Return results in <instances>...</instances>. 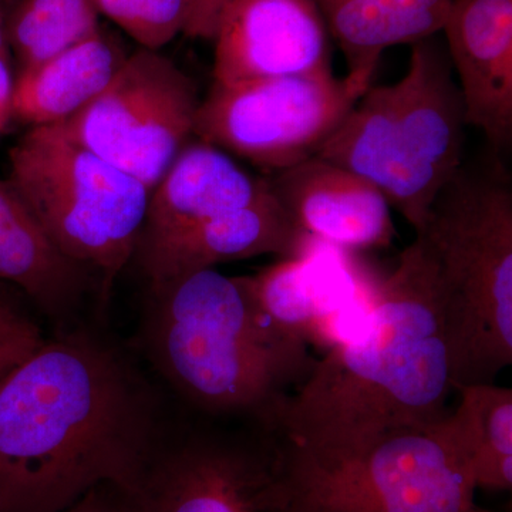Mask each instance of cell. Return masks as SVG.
<instances>
[{
    "label": "cell",
    "mask_w": 512,
    "mask_h": 512,
    "mask_svg": "<svg viewBox=\"0 0 512 512\" xmlns=\"http://www.w3.org/2000/svg\"><path fill=\"white\" fill-rule=\"evenodd\" d=\"M316 241L303 234L269 192L247 207L218 215L134 255L148 282L262 255L299 258Z\"/></svg>",
    "instance_id": "cell-14"
},
{
    "label": "cell",
    "mask_w": 512,
    "mask_h": 512,
    "mask_svg": "<svg viewBox=\"0 0 512 512\" xmlns=\"http://www.w3.org/2000/svg\"><path fill=\"white\" fill-rule=\"evenodd\" d=\"M467 126L494 148L512 138V0H454L443 29Z\"/></svg>",
    "instance_id": "cell-13"
},
{
    "label": "cell",
    "mask_w": 512,
    "mask_h": 512,
    "mask_svg": "<svg viewBox=\"0 0 512 512\" xmlns=\"http://www.w3.org/2000/svg\"><path fill=\"white\" fill-rule=\"evenodd\" d=\"M454 390L436 276L416 237L362 325L326 350L292 394L281 433L293 446L339 448L429 429L447 416Z\"/></svg>",
    "instance_id": "cell-2"
},
{
    "label": "cell",
    "mask_w": 512,
    "mask_h": 512,
    "mask_svg": "<svg viewBox=\"0 0 512 512\" xmlns=\"http://www.w3.org/2000/svg\"><path fill=\"white\" fill-rule=\"evenodd\" d=\"M372 77L332 70L256 82L212 83L195 117L194 136L275 174L318 154Z\"/></svg>",
    "instance_id": "cell-9"
},
{
    "label": "cell",
    "mask_w": 512,
    "mask_h": 512,
    "mask_svg": "<svg viewBox=\"0 0 512 512\" xmlns=\"http://www.w3.org/2000/svg\"><path fill=\"white\" fill-rule=\"evenodd\" d=\"M143 342L165 382L200 416L281 433L318 357L256 308L241 278L202 269L150 285Z\"/></svg>",
    "instance_id": "cell-3"
},
{
    "label": "cell",
    "mask_w": 512,
    "mask_h": 512,
    "mask_svg": "<svg viewBox=\"0 0 512 512\" xmlns=\"http://www.w3.org/2000/svg\"><path fill=\"white\" fill-rule=\"evenodd\" d=\"M266 178L275 200L313 241L342 249L392 245V207L360 175L313 156Z\"/></svg>",
    "instance_id": "cell-12"
},
{
    "label": "cell",
    "mask_w": 512,
    "mask_h": 512,
    "mask_svg": "<svg viewBox=\"0 0 512 512\" xmlns=\"http://www.w3.org/2000/svg\"><path fill=\"white\" fill-rule=\"evenodd\" d=\"M45 342L35 322L0 288V380Z\"/></svg>",
    "instance_id": "cell-23"
},
{
    "label": "cell",
    "mask_w": 512,
    "mask_h": 512,
    "mask_svg": "<svg viewBox=\"0 0 512 512\" xmlns=\"http://www.w3.org/2000/svg\"><path fill=\"white\" fill-rule=\"evenodd\" d=\"M460 403L429 429L467 468L476 488L512 487V390L494 383L461 384Z\"/></svg>",
    "instance_id": "cell-20"
},
{
    "label": "cell",
    "mask_w": 512,
    "mask_h": 512,
    "mask_svg": "<svg viewBox=\"0 0 512 512\" xmlns=\"http://www.w3.org/2000/svg\"><path fill=\"white\" fill-rule=\"evenodd\" d=\"M100 15L126 32L141 49L160 52L187 28L192 0H97Z\"/></svg>",
    "instance_id": "cell-22"
},
{
    "label": "cell",
    "mask_w": 512,
    "mask_h": 512,
    "mask_svg": "<svg viewBox=\"0 0 512 512\" xmlns=\"http://www.w3.org/2000/svg\"><path fill=\"white\" fill-rule=\"evenodd\" d=\"M15 79L10 73L6 53H0V137L12 121V101Z\"/></svg>",
    "instance_id": "cell-26"
},
{
    "label": "cell",
    "mask_w": 512,
    "mask_h": 512,
    "mask_svg": "<svg viewBox=\"0 0 512 512\" xmlns=\"http://www.w3.org/2000/svg\"><path fill=\"white\" fill-rule=\"evenodd\" d=\"M416 237L436 276L454 387L494 383L512 365V191L458 171Z\"/></svg>",
    "instance_id": "cell-5"
},
{
    "label": "cell",
    "mask_w": 512,
    "mask_h": 512,
    "mask_svg": "<svg viewBox=\"0 0 512 512\" xmlns=\"http://www.w3.org/2000/svg\"><path fill=\"white\" fill-rule=\"evenodd\" d=\"M0 53H6V36L0 28Z\"/></svg>",
    "instance_id": "cell-27"
},
{
    "label": "cell",
    "mask_w": 512,
    "mask_h": 512,
    "mask_svg": "<svg viewBox=\"0 0 512 512\" xmlns=\"http://www.w3.org/2000/svg\"><path fill=\"white\" fill-rule=\"evenodd\" d=\"M127 57L117 37L100 28L59 55L20 70L12 120L33 128L72 119L110 86Z\"/></svg>",
    "instance_id": "cell-18"
},
{
    "label": "cell",
    "mask_w": 512,
    "mask_h": 512,
    "mask_svg": "<svg viewBox=\"0 0 512 512\" xmlns=\"http://www.w3.org/2000/svg\"><path fill=\"white\" fill-rule=\"evenodd\" d=\"M453 73L446 49L421 40L402 79L370 86L316 154L375 185L416 232L461 170L467 124Z\"/></svg>",
    "instance_id": "cell-4"
},
{
    "label": "cell",
    "mask_w": 512,
    "mask_h": 512,
    "mask_svg": "<svg viewBox=\"0 0 512 512\" xmlns=\"http://www.w3.org/2000/svg\"><path fill=\"white\" fill-rule=\"evenodd\" d=\"M214 42L221 86L332 70L328 29L312 0H232Z\"/></svg>",
    "instance_id": "cell-11"
},
{
    "label": "cell",
    "mask_w": 512,
    "mask_h": 512,
    "mask_svg": "<svg viewBox=\"0 0 512 512\" xmlns=\"http://www.w3.org/2000/svg\"><path fill=\"white\" fill-rule=\"evenodd\" d=\"M97 0H22L9 20L6 42L20 70L59 55L100 29Z\"/></svg>",
    "instance_id": "cell-21"
},
{
    "label": "cell",
    "mask_w": 512,
    "mask_h": 512,
    "mask_svg": "<svg viewBox=\"0 0 512 512\" xmlns=\"http://www.w3.org/2000/svg\"><path fill=\"white\" fill-rule=\"evenodd\" d=\"M454 0H312L348 73L373 77L384 50L441 32Z\"/></svg>",
    "instance_id": "cell-19"
},
{
    "label": "cell",
    "mask_w": 512,
    "mask_h": 512,
    "mask_svg": "<svg viewBox=\"0 0 512 512\" xmlns=\"http://www.w3.org/2000/svg\"><path fill=\"white\" fill-rule=\"evenodd\" d=\"M269 192L268 178L249 174L220 148L198 138L190 141L151 191L137 251L247 207Z\"/></svg>",
    "instance_id": "cell-16"
},
{
    "label": "cell",
    "mask_w": 512,
    "mask_h": 512,
    "mask_svg": "<svg viewBox=\"0 0 512 512\" xmlns=\"http://www.w3.org/2000/svg\"><path fill=\"white\" fill-rule=\"evenodd\" d=\"M239 278L266 318L309 346L332 348L362 325L370 308L353 296L348 278L320 262L313 249Z\"/></svg>",
    "instance_id": "cell-15"
},
{
    "label": "cell",
    "mask_w": 512,
    "mask_h": 512,
    "mask_svg": "<svg viewBox=\"0 0 512 512\" xmlns=\"http://www.w3.org/2000/svg\"><path fill=\"white\" fill-rule=\"evenodd\" d=\"M160 441L126 357L66 330L0 380V512H60L103 485L126 494Z\"/></svg>",
    "instance_id": "cell-1"
},
{
    "label": "cell",
    "mask_w": 512,
    "mask_h": 512,
    "mask_svg": "<svg viewBox=\"0 0 512 512\" xmlns=\"http://www.w3.org/2000/svg\"><path fill=\"white\" fill-rule=\"evenodd\" d=\"M200 103L187 73L140 47L93 103L60 126L153 191L194 136Z\"/></svg>",
    "instance_id": "cell-10"
},
{
    "label": "cell",
    "mask_w": 512,
    "mask_h": 512,
    "mask_svg": "<svg viewBox=\"0 0 512 512\" xmlns=\"http://www.w3.org/2000/svg\"><path fill=\"white\" fill-rule=\"evenodd\" d=\"M232 0H192L190 20L184 35L192 39L214 40L218 23Z\"/></svg>",
    "instance_id": "cell-24"
},
{
    "label": "cell",
    "mask_w": 512,
    "mask_h": 512,
    "mask_svg": "<svg viewBox=\"0 0 512 512\" xmlns=\"http://www.w3.org/2000/svg\"><path fill=\"white\" fill-rule=\"evenodd\" d=\"M0 282L59 323L72 319L94 286L92 272L56 248L8 180L0 181Z\"/></svg>",
    "instance_id": "cell-17"
},
{
    "label": "cell",
    "mask_w": 512,
    "mask_h": 512,
    "mask_svg": "<svg viewBox=\"0 0 512 512\" xmlns=\"http://www.w3.org/2000/svg\"><path fill=\"white\" fill-rule=\"evenodd\" d=\"M8 181L56 248L99 278L103 291L134 259L151 191L60 124L19 138Z\"/></svg>",
    "instance_id": "cell-6"
},
{
    "label": "cell",
    "mask_w": 512,
    "mask_h": 512,
    "mask_svg": "<svg viewBox=\"0 0 512 512\" xmlns=\"http://www.w3.org/2000/svg\"><path fill=\"white\" fill-rule=\"evenodd\" d=\"M60 512H126V507L119 488L103 485Z\"/></svg>",
    "instance_id": "cell-25"
},
{
    "label": "cell",
    "mask_w": 512,
    "mask_h": 512,
    "mask_svg": "<svg viewBox=\"0 0 512 512\" xmlns=\"http://www.w3.org/2000/svg\"><path fill=\"white\" fill-rule=\"evenodd\" d=\"M296 512H490L457 454L430 429L380 434L356 446L285 440Z\"/></svg>",
    "instance_id": "cell-7"
},
{
    "label": "cell",
    "mask_w": 512,
    "mask_h": 512,
    "mask_svg": "<svg viewBox=\"0 0 512 512\" xmlns=\"http://www.w3.org/2000/svg\"><path fill=\"white\" fill-rule=\"evenodd\" d=\"M160 441L126 512H296L284 436L254 421L212 419Z\"/></svg>",
    "instance_id": "cell-8"
}]
</instances>
